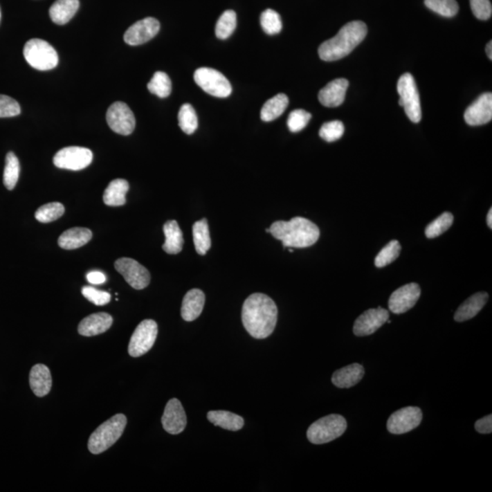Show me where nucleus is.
Wrapping results in <instances>:
<instances>
[{
	"label": "nucleus",
	"instance_id": "obj_36",
	"mask_svg": "<svg viewBox=\"0 0 492 492\" xmlns=\"http://www.w3.org/2000/svg\"><path fill=\"white\" fill-rule=\"evenodd\" d=\"M65 212V207L62 203H50L44 204L37 210L35 218L42 224H48L57 220L62 217Z\"/></svg>",
	"mask_w": 492,
	"mask_h": 492
},
{
	"label": "nucleus",
	"instance_id": "obj_49",
	"mask_svg": "<svg viewBox=\"0 0 492 492\" xmlns=\"http://www.w3.org/2000/svg\"><path fill=\"white\" fill-rule=\"evenodd\" d=\"M487 224L488 226L490 227V228H492V209L491 208L490 211H489V214L487 215Z\"/></svg>",
	"mask_w": 492,
	"mask_h": 492
},
{
	"label": "nucleus",
	"instance_id": "obj_25",
	"mask_svg": "<svg viewBox=\"0 0 492 492\" xmlns=\"http://www.w3.org/2000/svg\"><path fill=\"white\" fill-rule=\"evenodd\" d=\"M91 238L92 233L90 229L75 227L63 233L57 240V244L62 249L74 250L87 244Z\"/></svg>",
	"mask_w": 492,
	"mask_h": 492
},
{
	"label": "nucleus",
	"instance_id": "obj_12",
	"mask_svg": "<svg viewBox=\"0 0 492 492\" xmlns=\"http://www.w3.org/2000/svg\"><path fill=\"white\" fill-rule=\"evenodd\" d=\"M115 269L125 277V281L136 290L146 289L151 282L148 270L131 258H120L114 264Z\"/></svg>",
	"mask_w": 492,
	"mask_h": 492
},
{
	"label": "nucleus",
	"instance_id": "obj_38",
	"mask_svg": "<svg viewBox=\"0 0 492 492\" xmlns=\"http://www.w3.org/2000/svg\"><path fill=\"white\" fill-rule=\"evenodd\" d=\"M453 215L450 212H444V214L439 215L432 223L428 224L427 228H426V237L432 239L444 234L453 226Z\"/></svg>",
	"mask_w": 492,
	"mask_h": 492
},
{
	"label": "nucleus",
	"instance_id": "obj_14",
	"mask_svg": "<svg viewBox=\"0 0 492 492\" xmlns=\"http://www.w3.org/2000/svg\"><path fill=\"white\" fill-rule=\"evenodd\" d=\"M421 290L418 284H405L397 289L388 300V307L391 312L401 315L412 309L420 298Z\"/></svg>",
	"mask_w": 492,
	"mask_h": 492
},
{
	"label": "nucleus",
	"instance_id": "obj_16",
	"mask_svg": "<svg viewBox=\"0 0 492 492\" xmlns=\"http://www.w3.org/2000/svg\"><path fill=\"white\" fill-rule=\"evenodd\" d=\"M388 318L390 313L382 307L365 311L354 324V334L358 336L372 335L387 323Z\"/></svg>",
	"mask_w": 492,
	"mask_h": 492
},
{
	"label": "nucleus",
	"instance_id": "obj_4",
	"mask_svg": "<svg viewBox=\"0 0 492 492\" xmlns=\"http://www.w3.org/2000/svg\"><path fill=\"white\" fill-rule=\"evenodd\" d=\"M127 425V418L123 414H117L102 423L89 439L88 448L92 454L98 455L109 450L119 440Z\"/></svg>",
	"mask_w": 492,
	"mask_h": 492
},
{
	"label": "nucleus",
	"instance_id": "obj_19",
	"mask_svg": "<svg viewBox=\"0 0 492 492\" xmlns=\"http://www.w3.org/2000/svg\"><path fill=\"white\" fill-rule=\"evenodd\" d=\"M349 82L346 79H336L319 91L318 100L325 107L336 108L344 102Z\"/></svg>",
	"mask_w": 492,
	"mask_h": 492
},
{
	"label": "nucleus",
	"instance_id": "obj_1",
	"mask_svg": "<svg viewBox=\"0 0 492 492\" xmlns=\"http://www.w3.org/2000/svg\"><path fill=\"white\" fill-rule=\"evenodd\" d=\"M277 307L272 298L264 293H255L244 301L242 320L247 332L256 339L272 335L277 323Z\"/></svg>",
	"mask_w": 492,
	"mask_h": 492
},
{
	"label": "nucleus",
	"instance_id": "obj_33",
	"mask_svg": "<svg viewBox=\"0 0 492 492\" xmlns=\"http://www.w3.org/2000/svg\"><path fill=\"white\" fill-rule=\"evenodd\" d=\"M237 13L234 10H226L221 14L215 27V35L220 39H228L237 28Z\"/></svg>",
	"mask_w": 492,
	"mask_h": 492
},
{
	"label": "nucleus",
	"instance_id": "obj_34",
	"mask_svg": "<svg viewBox=\"0 0 492 492\" xmlns=\"http://www.w3.org/2000/svg\"><path fill=\"white\" fill-rule=\"evenodd\" d=\"M151 93L159 98H167L172 92V82L168 75L163 71H157L152 77L151 82L147 85Z\"/></svg>",
	"mask_w": 492,
	"mask_h": 492
},
{
	"label": "nucleus",
	"instance_id": "obj_46",
	"mask_svg": "<svg viewBox=\"0 0 492 492\" xmlns=\"http://www.w3.org/2000/svg\"><path fill=\"white\" fill-rule=\"evenodd\" d=\"M475 428L479 433L490 434L492 432V416L488 415L475 423Z\"/></svg>",
	"mask_w": 492,
	"mask_h": 492
},
{
	"label": "nucleus",
	"instance_id": "obj_18",
	"mask_svg": "<svg viewBox=\"0 0 492 492\" xmlns=\"http://www.w3.org/2000/svg\"><path fill=\"white\" fill-rule=\"evenodd\" d=\"M466 123L471 126L484 125L492 119V94L491 92L482 94L466 109L464 114Z\"/></svg>",
	"mask_w": 492,
	"mask_h": 492
},
{
	"label": "nucleus",
	"instance_id": "obj_23",
	"mask_svg": "<svg viewBox=\"0 0 492 492\" xmlns=\"http://www.w3.org/2000/svg\"><path fill=\"white\" fill-rule=\"evenodd\" d=\"M365 375L363 365L354 363L336 370L332 376V383L336 388H350L361 381Z\"/></svg>",
	"mask_w": 492,
	"mask_h": 492
},
{
	"label": "nucleus",
	"instance_id": "obj_48",
	"mask_svg": "<svg viewBox=\"0 0 492 492\" xmlns=\"http://www.w3.org/2000/svg\"><path fill=\"white\" fill-rule=\"evenodd\" d=\"M486 53H487V56L489 59L492 60V42L488 43L487 48H486Z\"/></svg>",
	"mask_w": 492,
	"mask_h": 492
},
{
	"label": "nucleus",
	"instance_id": "obj_20",
	"mask_svg": "<svg viewBox=\"0 0 492 492\" xmlns=\"http://www.w3.org/2000/svg\"><path fill=\"white\" fill-rule=\"evenodd\" d=\"M113 323V318L107 313H96L82 319L78 327L80 335L94 336L105 333Z\"/></svg>",
	"mask_w": 492,
	"mask_h": 492
},
{
	"label": "nucleus",
	"instance_id": "obj_43",
	"mask_svg": "<svg viewBox=\"0 0 492 492\" xmlns=\"http://www.w3.org/2000/svg\"><path fill=\"white\" fill-rule=\"evenodd\" d=\"M20 111L21 109L17 100L7 95H0V118L18 116Z\"/></svg>",
	"mask_w": 492,
	"mask_h": 492
},
{
	"label": "nucleus",
	"instance_id": "obj_8",
	"mask_svg": "<svg viewBox=\"0 0 492 492\" xmlns=\"http://www.w3.org/2000/svg\"><path fill=\"white\" fill-rule=\"evenodd\" d=\"M194 82L206 93L217 98H227L232 93V86L224 75L211 68L195 71Z\"/></svg>",
	"mask_w": 492,
	"mask_h": 492
},
{
	"label": "nucleus",
	"instance_id": "obj_50",
	"mask_svg": "<svg viewBox=\"0 0 492 492\" xmlns=\"http://www.w3.org/2000/svg\"><path fill=\"white\" fill-rule=\"evenodd\" d=\"M0 20H1V10H0Z\"/></svg>",
	"mask_w": 492,
	"mask_h": 492
},
{
	"label": "nucleus",
	"instance_id": "obj_26",
	"mask_svg": "<svg viewBox=\"0 0 492 492\" xmlns=\"http://www.w3.org/2000/svg\"><path fill=\"white\" fill-rule=\"evenodd\" d=\"M163 233L165 235V243L163 246V251L169 255L179 254L183 246V232L179 224L174 220L166 221L163 226Z\"/></svg>",
	"mask_w": 492,
	"mask_h": 492
},
{
	"label": "nucleus",
	"instance_id": "obj_3",
	"mask_svg": "<svg viewBox=\"0 0 492 492\" xmlns=\"http://www.w3.org/2000/svg\"><path fill=\"white\" fill-rule=\"evenodd\" d=\"M367 34V28L364 22L347 23L335 37L322 43L318 48L319 57L325 62L343 59L363 42Z\"/></svg>",
	"mask_w": 492,
	"mask_h": 492
},
{
	"label": "nucleus",
	"instance_id": "obj_37",
	"mask_svg": "<svg viewBox=\"0 0 492 492\" xmlns=\"http://www.w3.org/2000/svg\"><path fill=\"white\" fill-rule=\"evenodd\" d=\"M426 7L446 18H453L459 12L456 0H425Z\"/></svg>",
	"mask_w": 492,
	"mask_h": 492
},
{
	"label": "nucleus",
	"instance_id": "obj_15",
	"mask_svg": "<svg viewBox=\"0 0 492 492\" xmlns=\"http://www.w3.org/2000/svg\"><path fill=\"white\" fill-rule=\"evenodd\" d=\"M160 22L154 18H145L134 23L126 30L125 42L131 46L145 44L159 33Z\"/></svg>",
	"mask_w": 492,
	"mask_h": 492
},
{
	"label": "nucleus",
	"instance_id": "obj_9",
	"mask_svg": "<svg viewBox=\"0 0 492 492\" xmlns=\"http://www.w3.org/2000/svg\"><path fill=\"white\" fill-rule=\"evenodd\" d=\"M158 336V325L152 319L140 322L132 334L129 344V354L132 358H139L148 353L154 347Z\"/></svg>",
	"mask_w": 492,
	"mask_h": 492
},
{
	"label": "nucleus",
	"instance_id": "obj_13",
	"mask_svg": "<svg viewBox=\"0 0 492 492\" xmlns=\"http://www.w3.org/2000/svg\"><path fill=\"white\" fill-rule=\"evenodd\" d=\"M422 411L418 407L401 408L388 420L387 428L390 433L401 435L418 428L422 421Z\"/></svg>",
	"mask_w": 492,
	"mask_h": 492
},
{
	"label": "nucleus",
	"instance_id": "obj_21",
	"mask_svg": "<svg viewBox=\"0 0 492 492\" xmlns=\"http://www.w3.org/2000/svg\"><path fill=\"white\" fill-rule=\"evenodd\" d=\"M30 385L31 390L37 397L42 398L47 396L53 387L50 368L43 364L34 365L30 373Z\"/></svg>",
	"mask_w": 492,
	"mask_h": 492
},
{
	"label": "nucleus",
	"instance_id": "obj_47",
	"mask_svg": "<svg viewBox=\"0 0 492 492\" xmlns=\"http://www.w3.org/2000/svg\"><path fill=\"white\" fill-rule=\"evenodd\" d=\"M87 280L92 284H102L105 283L107 278L104 273L100 271H91L87 273Z\"/></svg>",
	"mask_w": 492,
	"mask_h": 492
},
{
	"label": "nucleus",
	"instance_id": "obj_6",
	"mask_svg": "<svg viewBox=\"0 0 492 492\" xmlns=\"http://www.w3.org/2000/svg\"><path fill=\"white\" fill-rule=\"evenodd\" d=\"M26 62L31 67L39 71H51L59 63L56 50L46 42L39 39L28 40L23 51Z\"/></svg>",
	"mask_w": 492,
	"mask_h": 492
},
{
	"label": "nucleus",
	"instance_id": "obj_22",
	"mask_svg": "<svg viewBox=\"0 0 492 492\" xmlns=\"http://www.w3.org/2000/svg\"><path fill=\"white\" fill-rule=\"evenodd\" d=\"M204 303H206V295L200 289H192L184 295L182 309V318L187 322L194 321L199 318L203 312Z\"/></svg>",
	"mask_w": 492,
	"mask_h": 492
},
{
	"label": "nucleus",
	"instance_id": "obj_24",
	"mask_svg": "<svg viewBox=\"0 0 492 492\" xmlns=\"http://www.w3.org/2000/svg\"><path fill=\"white\" fill-rule=\"evenodd\" d=\"M488 299L489 295L487 293L480 292L475 293L457 309L455 316H454V319L457 322L470 320V319L476 316L480 311L484 307Z\"/></svg>",
	"mask_w": 492,
	"mask_h": 492
},
{
	"label": "nucleus",
	"instance_id": "obj_35",
	"mask_svg": "<svg viewBox=\"0 0 492 492\" xmlns=\"http://www.w3.org/2000/svg\"><path fill=\"white\" fill-rule=\"evenodd\" d=\"M180 128L184 134L191 135L197 131L198 128V118L194 107L189 103H185L179 111L178 114Z\"/></svg>",
	"mask_w": 492,
	"mask_h": 492
},
{
	"label": "nucleus",
	"instance_id": "obj_32",
	"mask_svg": "<svg viewBox=\"0 0 492 492\" xmlns=\"http://www.w3.org/2000/svg\"><path fill=\"white\" fill-rule=\"evenodd\" d=\"M20 172V165L18 157L12 152H8L6 156V163L4 174H3V183L8 190L15 188L18 183Z\"/></svg>",
	"mask_w": 492,
	"mask_h": 492
},
{
	"label": "nucleus",
	"instance_id": "obj_45",
	"mask_svg": "<svg viewBox=\"0 0 492 492\" xmlns=\"http://www.w3.org/2000/svg\"><path fill=\"white\" fill-rule=\"evenodd\" d=\"M471 10L477 19L488 20L492 14L491 0H470Z\"/></svg>",
	"mask_w": 492,
	"mask_h": 492
},
{
	"label": "nucleus",
	"instance_id": "obj_41",
	"mask_svg": "<svg viewBox=\"0 0 492 492\" xmlns=\"http://www.w3.org/2000/svg\"><path fill=\"white\" fill-rule=\"evenodd\" d=\"M345 132V126L340 120H332V122H327L322 126L319 135L322 139L327 143L336 142L343 136Z\"/></svg>",
	"mask_w": 492,
	"mask_h": 492
},
{
	"label": "nucleus",
	"instance_id": "obj_40",
	"mask_svg": "<svg viewBox=\"0 0 492 492\" xmlns=\"http://www.w3.org/2000/svg\"><path fill=\"white\" fill-rule=\"evenodd\" d=\"M260 23L262 28L268 35L278 34L283 28L280 15L270 8L261 14Z\"/></svg>",
	"mask_w": 492,
	"mask_h": 492
},
{
	"label": "nucleus",
	"instance_id": "obj_5",
	"mask_svg": "<svg viewBox=\"0 0 492 492\" xmlns=\"http://www.w3.org/2000/svg\"><path fill=\"white\" fill-rule=\"evenodd\" d=\"M347 428V420L343 416L332 414L313 422L307 430V439L313 444H325L343 435Z\"/></svg>",
	"mask_w": 492,
	"mask_h": 492
},
{
	"label": "nucleus",
	"instance_id": "obj_27",
	"mask_svg": "<svg viewBox=\"0 0 492 492\" xmlns=\"http://www.w3.org/2000/svg\"><path fill=\"white\" fill-rule=\"evenodd\" d=\"M79 8V0H57L50 8L51 19L55 24H67Z\"/></svg>",
	"mask_w": 492,
	"mask_h": 492
},
{
	"label": "nucleus",
	"instance_id": "obj_10",
	"mask_svg": "<svg viewBox=\"0 0 492 492\" xmlns=\"http://www.w3.org/2000/svg\"><path fill=\"white\" fill-rule=\"evenodd\" d=\"M93 160V154L84 147L71 146L60 149L55 154L53 163L60 169L80 171L87 168Z\"/></svg>",
	"mask_w": 492,
	"mask_h": 492
},
{
	"label": "nucleus",
	"instance_id": "obj_17",
	"mask_svg": "<svg viewBox=\"0 0 492 492\" xmlns=\"http://www.w3.org/2000/svg\"><path fill=\"white\" fill-rule=\"evenodd\" d=\"M163 427L172 435L182 433L186 428L187 418L182 403L177 399H172L167 403L162 418Z\"/></svg>",
	"mask_w": 492,
	"mask_h": 492
},
{
	"label": "nucleus",
	"instance_id": "obj_7",
	"mask_svg": "<svg viewBox=\"0 0 492 492\" xmlns=\"http://www.w3.org/2000/svg\"><path fill=\"white\" fill-rule=\"evenodd\" d=\"M399 106L405 109L408 119L414 123L421 120L422 111L420 97L414 77L410 73L403 74L398 82Z\"/></svg>",
	"mask_w": 492,
	"mask_h": 492
},
{
	"label": "nucleus",
	"instance_id": "obj_30",
	"mask_svg": "<svg viewBox=\"0 0 492 492\" xmlns=\"http://www.w3.org/2000/svg\"><path fill=\"white\" fill-rule=\"evenodd\" d=\"M289 103V97L284 93H279L272 99L267 100L261 109L262 120L269 122L277 119L286 111Z\"/></svg>",
	"mask_w": 492,
	"mask_h": 492
},
{
	"label": "nucleus",
	"instance_id": "obj_39",
	"mask_svg": "<svg viewBox=\"0 0 492 492\" xmlns=\"http://www.w3.org/2000/svg\"><path fill=\"white\" fill-rule=\"evenodd\" d=\"M401 251V246L399 241L393 240L390 242L376 255L375 266L379 268L388 266L399 257Z\"/></svg>",
	"mask_w": 492,
	"mask_h": 492
},
{
	"label": "nucleus",
	"instance_id": "obj_29",
	"mask_svg": "<svg viewBox=\"0 0 492 492\" xmlns=\"http://www.w3.org/2000/svg\"><path fill=\"white\" fill-rule=\"evenodd\" d=\"M129 189V183L125 179L111 181L103 194V201L108 206H125Z\"/></svg>",
	"mask_w": 492,
	"mask_h": 492
},
{
	"label": "nucleus",
	"instance_id": "obj_31",
	"mask_svg": "<svg viewBox=\"0 0 492 492\" xmlns=\"http://www.w3.org/2000/svg\"><path fill=\"white\" fill-rule=\"evenodd\" d=\"M192 235H194V243L197 252L200 255H206V253L211 248V237H210V231L208 221L206 219L194 223L192 226Z\"/></svg>",
	"mask_w": 492,
	"mask_h": 492
},
{
	"label": "nucleus",
	"instance_id": "obj_42",
	"mask_svg": "<svg viewBox=\"0 0 492 492\" xmlns=\"http://www.w3.org/2000/svg\"><path fill=\"white\" fill-rule=\"evenodd\" d=\"M312 115L304 109H295L289 114L287 120V126L290 131L299 132L307 127L309 125Z\"/></svg>",
	"mask_w": 492,
	"mask_h": 492
},
{
	"label": "nucleus",
	"instance_id": "obj_44",
	"mask_svg": "<svg viewBox=\"0 0 492 492\" xmlns=\"http://www.w3.org/2000/svg\"><path fill=\"white\" fill-rule=\"evenodd\" d=\"M82 292L85 298L96 306H104L111 301V296L108 292L100 291L94 287L84 286Z\"/></svg>",
	"mask_w": 492,
	"mask_h": 492
},
{
	"label": "nucleus",
	"instance_id": "obj_28",
	"mask_svg": "<svg viewBox=\"0 0 492 492\" xmlns=\"http://www.w3.org/2000/svg\"><path fill=\"white\" fill-rule=\"evenodd\" d=\"M207 419L215 426L224 428V430L237 431L243 428L244 420L237 414L224 410L210 411L207 414Z\"/></svg>",
	"mask_w": 492,
	"mask_h": 492
},
{
	"label": "nucleus",
	"instance_id": "obj_2",
	"mask_svg": "<svg viewBox=\"0 0 492 492\" xmlns=\"http://www.w3.org/2000/svg\"><path fill=\"white\" fill-rule=\"evenodd\" d=\"M269 233L281 241L286 248H307L315 244L320 237L316 224L303 217H295L289 221H275Z\"/></svg>",
	"mask_w": 492,
	"mask_h": 492
},
{
	"label": "nucleus",
	"instance_id": "obj_11",
	"mask_svg": "<svg viewBox=\"0 0 492 492\" xmlns=\"http://www.w3.org/2000/svg\"><path fill=\"white\" fill-rule=\"evenodd\" d=\"M106 119L112 131L125 136L131 134L136 126L134 112L126 103L122 102H116L109 106Z\"/></svg>",
	"mask_w": 492,
	"mask_h": 492
}]
</instances>
